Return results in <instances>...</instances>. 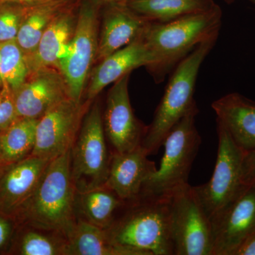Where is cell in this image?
Here are the masks:
<instances>
[{"label":"cell","mask_w":255,"mask_h":255,"mask_svg":"<svg viewBox=\"0 0 255 255\" xmlns=\"http://www.w3.org/2000/svg\"><path fill=\"white\" fill-rule=\"evenodd\" d=\"M222 9H212L167 23H149L142 33L150 62L146 67L156 83L167 75L196 47L211 37L219 36Z\"/></svg>","instance_id":"obj_1"},{"label":"cell","mask_w":255,"mask_h":255,"mask_svg":"<svg viewBox=\"0 0 255 255\" xmlns=\"http://www.w3.org/2000/svg\"><path fill=\"white\" fill-rule=\"evenodd\" d=\"M107 231L114 243L146 255H174L171 197L140 196L127 201Z\"/></svg>","instance_id":"obj_2"},{"label":"cell","mask_w":255,"mask_h":255,"mask_svg":"<svg viewBox=\"0 0 255 255\" xmlns=\"http://www.w3.org/2000/svg\"><path fill=\"white\" fill-rule=\"evenodd\" d=\"M70 159L71 149L50 161L34 194L23 209L35 228L59 233L66 240L77 224L76 189Z\"/></svg>","instance_id":"obj_3"},{"label":"cell","mask_w":255,"mask_h":255,"mask_svg":"<svg viewBox=\"0 0 255 255\" xmlns=\"http://www.w3.org/2000/svg\"><path fill=\"white\" fill-rule=\"evenodd\" d=\"M218 37H211L200 43L171 73L141 144L149 155L157 153L172 128L197 106L194 98L196 79L203 62L214 48Z\"/></svg>","instance_id":"obj_4"},{"label":"cell","mask_w":255,"mask_h":255,"mask_svg":"<svg viewBox=\"0 0 255 255\" xmlns=\"http://www.w3.org/2000/svg\"><path fill=\"white\" fill-rule=\"evenodd\" d=\"M199 112L196 106L167 134L162 144L164 150L159 169L144 183L140 196L171 197L189 184L191 167L201 144L195 125Z\"/></svg>","instance_id":"obj_5"},{"label":"cell","mask_w":255,"mask_h":255,"mask_svg":"<svg viewBox=\"0 0 255 255\" xmlns=\"http://www.w3.org/2000/svg\"><path fill=\"white\" fill-rule=\"evenodd\" d=\"M216 124L219 147L212 177L205 184L193 187L210 220L238 199L250 185L243 176L246 151L236 143L217 119Z\"/></svg>","instance_id":"obj_6"},{"label":"cell","mask_w":255,"mask_h":255,"mask_svg":"<svg viewBox=\"0 0 255 255\" xmlns=\"http://www.w3.org/2000/svg\"><path fill=\"white\" fill-rule=\"evenodd\" d=\"M112 152L107 147L100 104L87 111L71 148V174L75 189L84 192L105 185Z\"/></svg>","instance_id":"obj_7"},{"label":"cell","mask_w":255,"mask_h":255,"mask_svg":"<svg viewBox=\"0 0 255 255\" xmlns=\"http://www.w3.org/2000/svg\"><path fill=\"white\" fill-rule=\"evenodd\" d=\"M103 5L99 0H80L70 55L57 67L65 79L70 97L77 102H82L90 70L97 60Z\"/></svg>","instance_id":"obj_8"},{"label":"cell","mask_w":255,"mask_h":255,"mask_svg":"<svg viewBox=\"0 0 255 255\" xmlns=\"http://www.w3.org/2000/svg\"><path fill=\"white\" fill-rule=\"evenodd\" d=\"M171 231L174 255H212L211 220L189 184L171 196Z\"/></svg>","instance_id":"obj_9"},{"label":"cell","mask_w":255,"mask_h":255,"mask_svg":"<svg viewBox=\"0 0 255 255\" xmlns=\"http://www.w3.org/2000/svg\"><path fill=\"white\" fill-rule=\"evenodd\" d=\"M91 103L68 97L50 108L38 119L31 155L52 160L70 150Z\"/></svg>","instance_id":"obj_10"},{"label":"cell","mask_w":255,"mask_h":255,"mask_svg":"<svg viewBox=\"0 0 255 255\" xmlns=\"http://www.w3.org/2000/svg\"><path fill=\"white\" fill-rule=\"evenodd\" d=\"M130 74L124 75L108 92L103 114L104 128L112 153H122L141 145L147 127L135 117L128 93Z\"/></svg>","instance_id":"obj_11"},{"label":"cell","mask_w":255,"mask_h":255,"mask_svg":"<svg viewBox=\"0 0 255 255\" xmlns=\"http://www.w3.org/2000/svg\"><path fill=\"white\" fill-rule=\"evenodd\" d=\"M212 255H234L255 230V186L250 184L241 195L211 220Z\"/></svg>","instance_id":"obj_12"},{"label":"cell","mask_w":255,"mask_h":255,"mask_svg":"<svg viewBox=\"0 0 255 255\" xmlns=\"http://www.w3.org/2000/svg\"><path fill=\"white\" fill-rule=\"evenodd\" d=\"M15 105L20 118L39 119L60 101L70 97L59 70L47 68L29 73L14 92Z\"/></svg>","instance_id":"obj_13"},{"label":"cell","mask_w":255,"mask_h":255,"mask_svg":"<svg viewBox=\"0 0 255 255\" xmlns=\"http://www.w3.org/2000/svg\"><path fill=\"white\" fill-rule=\"evenodd\" d=\"M50 161L31 155L5 167L0 174V211L10 214L23 210Z\"/></svg>","instance_id":"obj_14"},{"label":"cell","mask_w":255,"mask_h":255,"mask_svg":"<svg viewBox=\"0 0 255 255\" xmlns=\"http://www.w3.org/2000/svg\"><path fill=\"white\" fill-rule=\"evenodd\" d=\"M101 14L97 61H101L141 36L149 21L132 11L127 2L104 4Z\"/></svg>","instance_id":"obj_15"},{"label":"cell","mask_w":255,"mask_h":255,"mask_svg":"<svg viewBox=\"0 0 255 255\" xmlns=\"http://www.w3.org/2000/svg\"><path fill=\"white\" fill-rule=\"evenodd\" d=\"M147 151L138 146L122 153H112L108 177L105 186L125 201L139 198L144 183L157 170Z\"/></svg>","instance_id":"obj_16"},{"label":"cell","mask_w":255,"mask_h":255,"mask_svg":"<svg viewBox=\"0 0 255 255\" xmlns=\"http://www.w3.org/2000/svg\"><path fill=\"white\" fill-rule=\"evenodd\" d=\"M80 0L62 11L43 33L36 50L28 58L29 73L43 68H57L70 53Z\"/></svg>","instance_id":"obj_17"},{"label":"cell","mask_w":255,"mask_h":255,"mask_svg":"<svg viewBox=\"0 0 255 255\" xmlns=\"http://www.w3.org/2000/svg\"><path fill=\"white\" fill-rule=\"evenodd\" d=\"M150 54L142 35L131 43L101 60L90 73L86 100L92 102L106 87L114 83L132 70L147 67Z\"/></svg>","instance_id":"obj_18"},{"label":"cell","mask_w":255,"mask_h":255,"mask_svg":"<svg viewBox=\"0 0 255 255\" xmlns=\"http://www.w3.org/2000/svg\"><path fill=\"white\" fill-rule=\"evenodd\" d=\"M217 120L246 152L255 150V102L237 92L228 94L211 105Z\"/></svg>","instance_id":"obj_19"},{"label":"cell","mask_w":255,"mask_h":255,"mask_svg":"<svg viewBox=\"0 0 255 255\" xmlns=\"http://www.w3.org/2000/svg\"><path fill=\"white\" fill-rule=\"evenodd\" d=\"M65 255H146L143 252L114 243L107 230L77 219L67 239Z\"/></svg>","instance_id":"obj_20"},{"label":"cell","mask_w":255,"mask_h":255,"mask_svg":"<svg viewBox=\"0 0 255 255\" xmlns=\"http://www.w3.org/2000/svg\"><path fill=\"white\" fill-rule=\"evenodd\" d=\"M77 1L78 0H48L30 5L16 39L26 59L36 50L43 33L50 23L62 11Z\"/></svg>","instance_id":"obj_21"},{"label":"cell","mask_w":255,"mask_h":255,"mask_svg":"<svg viewBox=\"0 0 255 255\" xmlns=\"http://www.w3.org/2000/svg\"><path fill=\"white\" fill-rule=\"evenodd\" d=\"M127 201L104 185L75 194V213H80L82 221L108 229Z\"/></svg>","instance_id":"obj_22"},{"label":"cell","mask_w":255,"mask_h":255,"mask_svg":"<svg viewBox=\"0 0 255 255\" xmlns=\"http://www.w3.org/2000/svg\"><path fill=\"white\" fill-rule=\"evenodd\" d=\"M128 6L149 22L167 23L212 9L214 0H128Z\"/></svg>","instance_id":"obj_23"},{"label":"cell","mask_w":255,"mask_h":255,"mask_svg":"<svg viewBox=\"0 0 255 255\" xmlns=\"http://www.w3.org/2000/svg\"><path fill=\"white\" fill-rule=\"evenodd\" d=\"M38 119L21 118L0 134V155L6 166L31 155Z\"/></svg>","instance_id":"obj_24"},{"label":"cell","mask_w":255,"mask_h":255,"mask_svg":"<svg viewBox=\"0 0 255 255\" xmlns=\"http://www.w3.org/2000/svg\"><path fill=\"white\" fill-rule=\"evenodd\" d=\"M29 75L26 56L16 41L0 43V80L13 92L17 90Z\"/></svg>","instance_id":"obj_25"},{"label":"cell","mask_w":255,"mask_h":255,"mask_svg":"<svg viewBox=\"0 0 255 255\" xmlns=\"http://www.w3.org/2000/svg\"><path fill=\"white\" fill-rule=\"evenodd\" d=\"M25 233L20 245L23 255H65L67 240L59 233L54 235L43 232V229Z\"/></svg>","instance_id":"obj_26"},{"label":"cell","mask_w":255,"mask_h":255,"mask_svg":"<svg viewBox=\"0 0 255 255\" xmlns=\"http://www.w3.org/2000/svg\"><path fill=\"white\" fill-rule=\"evenodd\" d=\"M29 6L0 2V43L16 41Z\"/></svg>","instance_id":"obj_27"},{"label":"cell","mask_w":255,"mask_h":255,"mask_svg":"<svg viewBox=\"0 0 255 255\" xmlns=\"http://www.w3.org/2000/svg\"><path fill=\"white\" fill-rule=\"evenodd\" d=\"M19 119L15 105L14 92L6 84L2 83L0 89V134Z\"/></svg>","instance_id":"obj_28"},{"label":"cell","mask_w":255,"mask_h":255,"mask_svg":"<svg viewBox=\"0 0 255 255\" xmlns=\"http://www.w3.org/2000/svg\"><path fill=\"white\" fill-rule=\"evenodd\" d=\"M243 176L247 184H251L255 177V150L246 152L243 162Z\"/></svg>","instance_id":"obj_29"},{"label":"cell","mask_w":255,"mask_h":255,"mask_svg":"<svg viewBox=\"0 0 255 255\" xmlns=\"http://www.w3.org/2000/svg\"><path fill=\"white\" fill-rule=\"evenodd\" d=\"M234 255H255V230L242 243Z\"/></svg>","instance_id":"obj_30"},{"label":"cell","mask_w":255,"mask_h":255,"mask_svg":"<svg viewBox=\"0 0 255 255\" xmlns=\"http://www.w3.org/2000/svg\"><path fill=\"white\" fill-rule=\"evenodd\" d=\"M11 233V226L6 220L0 217V248L7 241Z\"/></svg>","instance_id":"obj_31"},{"label":"cell","mask_w":255,"mask_h":255,"mask_svg":"<svg viewBox=\"0 0 255 255\" xmlns=\"http://www.w3.org/2000/svg\"><path fill=\"white\" fill-rule=\"evenodd\" d=\"M46 1H48V0H0V2L16 3V4L23 5H33Z\"/></svg>","instance_id":"obj_32"},{"label":"cell","mask_w":255,"mask_h":255,"mask_svg":"<svg viewBox=\"0 0 255 255\" xmlns=\"http://www.w3.org/2000/svg\"><path fill=\"white\" fill-rule=\"evenodd\" d=\"M102 4H109V3L127 2L128 0H99Z\"/></svg>","instance_id":"obj_33"},{"label":"cell","mask_w":255,"mask_h":255,"mask_svg":"<svg viewBox=\"0 0 255 255\" xmlns=\"http://www.w3.org/2000/svg\"><path fill=\"white\" fill-rule=\"evenodd\" d=\"M7 166L5 165L4 162H3L2 159H1V155H0V174L2 172L3 169Z\"/></svg>","instance_id":"obj_34"},{"label":"cell","mask_w":255,"mask_h":255,"mask_svg":"<svg viewBox=\"0 0 255 255\" xmlns=\"http://www.w3.org/2000/svg\"><path fill=\"white\" fill-rule=\"evenodd\" d=\"M235 1H236V0H225V1L228 3V4H231V3L234 2ZM248 1H251V2L255 5V0H248Z\"/></svg>","instance_id":"obj_35"},{"label":"cell","mask_w":255,"mask_h":255,"mask_svg":"<svg viewBox=\"0 0 255 255\" xmlns=\"http://www.w3.org/2000/svg\"><path fill=\"white\" fill-rule=\"evenodd\" d=\"M251 184L255 186V177L254 178V179H253V182H251Z\"/></svg>","instance_id":"obj_36"},{"label":"cell","mask_w":255,"mask_h":255,"mask_svg":"<svg viewBox=\"0 0 255 255\" xmlns=\"http://www.w3.org/2000/svg\"><path fill=\"white\" fill-rule=\"evenodd\" d=\"M1 86H2V82L0 80V89H1Z\"/></svg>","instance_id":"obj_37"}]
</instances>
